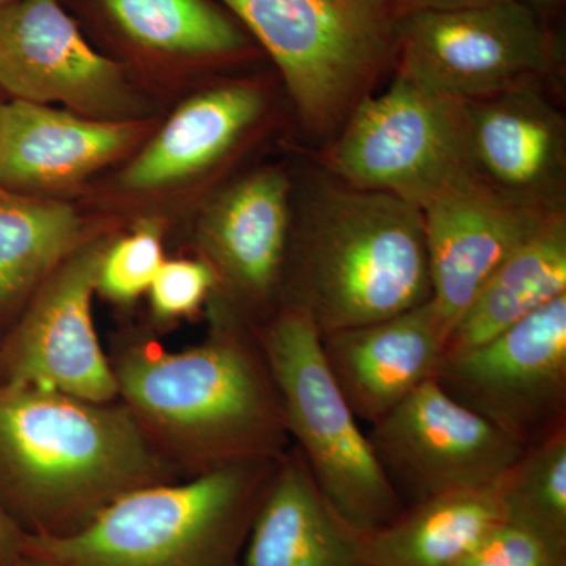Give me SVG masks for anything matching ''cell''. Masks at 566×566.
Segmentation results:
<instances>
[{"mask_svg":"<svg viewBox=\"0 0 566 566\" xmlns=\"http://www.w3.org/2000/svg\"><path fill=\"white\" fill-rule=\"evenodd\" d=\"M200 344L169 352L129 334L109 356L117 400L178 479L277 461L292 446L273 368L256 333L218 297Z\"/></svg>","mask_w":566,"mask_h":566,"instance_id":"1","label":"cell"},{"mask_svg":"<svg viewBox=\"0 0 566 566\" xmlns=\"http://www.w3.org/2000/svg\"><path fill=\"white\" fill-rule=\"evenodd\" d=\"M175 480L120 401L0 385V504L24 534H73L123 495Z\"/></svg>","mask_w":566,"mask_h":566,"instance_id":"2","label":"cell"},{"mask_svg":"<svg viewBox=\"0 0 566 566\" xmlns=\"http://www.w3.org/2000/svg\"><path fill=\"white\" fill-rule=\"evenodd\" d=\"M314 175L293 211L281 305L304 308L326 335L430 303L422 211L318 166Z\"/></svg>","mask_w":566,"mask_h":566,"instance_id":"3","label":"cell"},{"mask_svg":"<svg viewBox=\"0 0 566 566\" xmlns=\"http://www.w3.org/2000/svg\"><path fill=\"white\" fill-rule=\"evenodd\" d=\"M277 461L227 465L123 495L81 531L28 535L35 566H243Z\"/></svg>","mask_w":566,"mask_h":566,"instance_id":"4","label":"cell"},{"mask_svg":"<svg viewBox=\"0 0 566 566\" xmlns=\"http://www.w3.org/2000/svg\"><path fill=\"white\" fill-rule=\"evenodd\" d=\"M277 66L315 151L395 73L394 0H218Z\"/></svg>","mask_w":566,"mask_h":566,"instance_id":"5","label":"cell"},{"mask_svg":"<svg viewBox=\"0 0 566 566\" xmlns=\"http://www.w3.org/2000/svg\"><path fill=\"white\" fill-rule=\"evenodd\" d=\"M256 333L281 392L292 444L324 497L364 534L392 523L405 512L403 502L327 367L312 316L282 304Z\"/></svg>","mask_w":566,"mask_h":566,"instance_id":"6","label":"cell"},{"mask_svg":"<svg viewBox=\"0 0 566 566\" xmlns=\"http://www.w3.org/2000/svg\"><path fill=\"white\" fill-rule=\"evenodd\" d=\"M314 156L337 180L400 197L419 210L476 180L465 151L463 102L398 70Z\"/></svg>","mask_w":566,"mask_h":566,"instance_id":"7","label":"cell"},{"mask_svg":"<svg viewBox=\"0 0 566 566\" xmlns=\"http://www.w3.org/2000/svg\"><path fill=\"white\" fill-rule=\"evenodd\" d=\"M395 70L469 102L532 84L560 70L556 36L524 0L403 14Z\"/></svg>","mask_w":566,"mask_h":566,"instance_id":"8","label":"cell"},{"mask_svg":"<svg viewBox=\"0 0 566 566\" xmlns=\"http://www.w3.org/2000/svg\"><path fill=\"white\" fill-rule=\"evenodd\" d=\"M434 381L521 447L566 428V294L474 349Z\"/></svg>","mask_w":566,"mask_h":566,"instance_id":"9","label":"cell"},{"mask_svg":"<svg viewBox=\"0 0 566 566\" xmlns=\"http://www.w3.org/2000/svg\"><path fill=\"white\" fill-rule=\"evenodd\" d=\"M107 237L63 259L21 308L0 344V385L46 387L82 400H117V382L93 322V294Z\"/></svg>","mask_w":566,"mask_h":566,"instance_id":"10","label":"cell"},{"mask_svg":"<svg viewBox=\"0 0 566 566\" xmlns=\"http://www.w3.org/2000/svg\"><path fill=\"white\" fill-rule=\"evenodd\" d=\"M368 439L405 509L491 485L524 449L434 379L371 424Z\"/></svg>","mask_w":566,"mask_h":566,"instance_id":"11","label":"cell"},{"mask_svg":"<svg viewBox=\"0 0 566 566\" xmlns=\"http://www.w3.org/2000/svg\"><path fill=\"white\" fill-rule=\"evenodd\" d=\"M0 88L18 102L61 103L95 120L144 114L120 63L88 43L62 0L0 7Z\"/></svg>","mask_w":566,"mask_h":566,"instance_id":"12","label":"cell"},{"mask_svg":"<svg viewBox=\"0 0 566 566\" xmlns=\"http://www.w3.org/2000/svg\"><path fill=\"white\" fill-rule=\"evenodd\" d=\"M293 191L285 169L262 167L219 192L197 227L199 256L218 281L214 297L253 327L281 307Z\"/></svg>","mask_w":566,"mask_h":566,"instance_id":"13","label":"cell"},{"mask_svg":"<svg viewBox=\"0 0 566 566\" xmlns=\"http://www.w3.org/2000/svg\"><path fill=\"white\" fill-rule=\"evenodd\" d=\"M549 84L463 102L465 151L476 180L502 199L566 212V122Z\"/></svg>","mask_w":566,"mask_h":566,"instance_id":"14","label":"cell"},{"mask_svg":"<svg viewBox=\"0 0 566 566\" xmlns=\"http://www.w3.org/2000/svg\"><path fill=\"white\" fill-rule=\"evenodd\" d=\"M420 211L431 303L449 335L495 268L553 216L517 207L479 180L453 186Z\"/></svg>","mask_w":566,"mask_h":566,"instance_id":"15","label":"cell"},{"mask_svg":"<svg viewBox=\"0 0 566 566\" xmlns=\"http://www.w3.org/2000/svg\"><path fill=\"white\" fill-rule=\"evenodd\" d=\"M449 331L433 303L379 322L322 335L324 359L354 415L375 424L444 359Z\"/></svg>","mask_w":566,"mask_h":566,"instance_id":"16","label":"cell"},{"mask_svg":"<svg viewBox=\"0 0 566 566\" xmlns=\"http://www.w3.org/2000/svg\"><path fill=\"white\" fill-rule=\"evenodd\" d=\"M144 133L137 120H95L13 99L3 106L0 186L29 196L69 188L122 158Z\"/></svg>","mask_w":566,"mask_h":566,"instance_id":"17","label":"cell"},{"mask_svg":"<svg viewBox=\"0 0 566 566\" xmlns=\"http://www.w3.org/2000/svg\"><path fill=\"white\" fill-rule=\"evenodd\" d=\"M270 96L259 81L219 82L182 103L123 170L122 185L147 192L216 169L259 132Z\"/></svg>","mask_w":566,"mask_h":566,"instance_id":"18","label":"cell"},{"mask_svg":"<svg viewBox=\"0 0 566 566\" xmlns=\"http://www.w3.org/2000/svg\"><path fill=\"white\" fill-rule=\"evenodd\" d=\"M243 566H371L360 532L335 512L293 444L253 517Z\"/></svg>","mask_w":566,"mask_h":566,"instance_id":"19","label":"cell"},{"mask_svg":"<svg viewBox=\"0 0 566 566\" xmlns=\"http://www.w3.org/2000/svg\"><path fill=\"white\" fill-rule=\"evenodd\" d=\"M134 57L181 65L244 61L256 43L218 0H82Z\"/></svg>","mask_w":566,"mask_h":566,"instance_id":"20","label":"cell"},{"mask_svg":"<svg viewBox=\"0 0 566 566\" xmlns=\"http://www.w3.org/2000/svg\"><path fill=\"white\" fill-rule=\"evenodd\" d=\"M564 294L566 212H557L486 279L447 338L444 357L485 344Z\"/></svg>","mask_w":566,"mask_h":566,"instance_id":"21","label":"cell"},{"mask_svg":"<svg viewBox=\"0 0 566 566\" xmlns=\"http://www.w3.org/2000/svg\"><path fill=\"white\" fill-rule=\"evenodd\" d=\"M505 521L495 480L406 506L387 526L360 532V545L371 566H455Z\"/></svg>","mask_w":566,"mask_h":566,"instance_id":"22","label":"cell"},{"mask_svg":"<svg viewBox=\"0 0 566 566\" xmlns=\"http://www.w3.org/2000/svg\"><path fill=\"white\" fill-rule=\"evenodd\" d=\"M87 238L71 205L0 186V316L20 314L40 283Z\"/></svg>","mask_w":566,"mask_h":566,"instance_id":"23","label":"cell"},{"mask_svg":"<svg viewBox=\"0 0 566 566\" xmlns=\"http://www.w3.org/2000/svg\"><path fill=\"white\" fill-rule=\"evenodd\" d=\"M497 491L506 521L566 546V428L524 447Z\"/></svg>","mask_w":566,"mask_h":566,"instance_id":"24","label":"cell"},{"mask_svg":"<svg viewBox=\"0 0 566 566\" xmlns=\"http://www.w3.org/2000/svg\"><path fill=\"white\" fill-rule=\"evenodd\" d=\"M164 262L161 223L142 221L132 233L111 240L104 249L96 293L112 304H133L148 292Z\"/></svg>","mask_w":566,"mask_h":566,"instance_id":"25","label":"cell"},{"mask_svg":"<svg viewBox=\"0 0 566 566\" xmlns=\"http://www.w3.org/2000/svg\"><path fill=\"white\" fill-rule=\"evenodd\" d=\"M216 289L214 271L202 256L167 260L147 292L153 322L167 327L193 318L208 307Z\"/></svg>","mask_w":566,"mask_h":566,"instance_id":"26","label":"cell"},{"mask_svg":"<svg viewBox=\"0 0 566 566\" xmlns=\"http://www.w3.org/2000/svg\"><path fill=\"white\" fill-rule=\"evenodd\" d=\"M455 566H566V546L505 521Z\"/></svg>","mask_w":566,"mask_h":566,"instance_id":"27","label":"cell"},{"mask_svg":"<svg viewBox=\"0 0 566 566\" xmlns=\"http://www.w3.org/2000/svg\"><path fill=\"white\" fill-rule=\"evenodd\" d=\"M24 532L0 504V566H14L22 557Z\"/></svg>","mask_w":566,"mask_h":566,"instance_id":"28","label":"cell"},{"mask_svg":"<svg viewBox=\"0 0 566 566\" xmlns=\"http://www.w3.org/2000/svg\"><path fill=\"white\" fill-rule=\"evenodd\" d=\"M401 14L424 13V11H450L465 7L482 6L494 0H394Z\"/></svg>","mask_w":566,"mask_h":566,"instance_id":"29","label":"cell"},{"mask_svg":"<svg viewBox=\"0 0 566 566\" xmlns=\"http://www.w3.org/2000/svg\"><path fill=\"white\" fill-rule=\"evenodd\" d=\"M524 2L528 3L543 20H546V14L551 10L558 9L564 0H524Z\"/></svg>","mask_w":566,"mask_h":566,"instance_id":"30","label":"cell"},{"mask_svg":"<svg viewBox=\"0 0 566 566\" xmlns=\"http://www.w3.org/2000/svg\"><path fill=\"white\" fill-rule=\"evenodd\" d=\"M3 106H6V103H2V99H0V128H2Z\"/></svg>","mask_w":566,"mask_h":566,"instance_id":"31","label":"cell"},{"mask_svg":"<svg viewBox=\"0 0 566 566\" xmlns=\"http://www.w3.org/2000/svg\"><path fill=\"white\" fill-rule=\"evenodd\" d=\"M14 566H35V565L29 564L28 560H24V558H21V560L18 562V564Z\"/></svg>","mask_w":566,"mask_h":566,"instance_id":"32","label":"cell"},{"mask_svg":"<svg viewBox=\"0 0 566 566\" xmlns=\"http://www.w3.org/2000/svg\"><path fill=\"white\" fill-rule=\"evenodd\" d=\"M11 2H14V0H0V7L9 6Z\"/></svg>","mask_w":566,"mask_h":566,"instance_id":"33","label":"cell"}]
</instances>
